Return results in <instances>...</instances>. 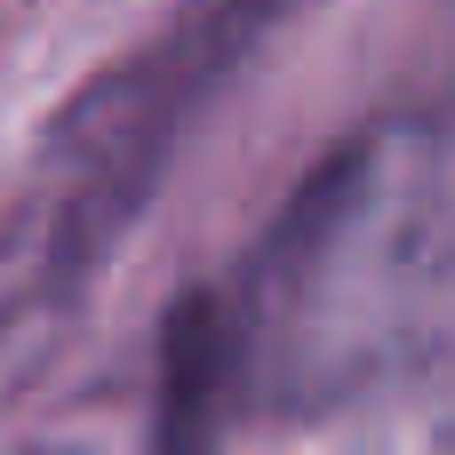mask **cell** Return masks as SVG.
Segmentation results:
<instances>
[{
	"mask_svg": "<svg viewBox=\"0 0 455 455\" xmlns=\"http://www.w3.org/2000/svg\"><path fill=\"white\" fill-rule=\"evenodd\" d=\"M208 400H216V320H208V304H184L168 328L152 455H208Z\"/></svg>",
	"mask_w": 455,
	"mask_h": 455,
	"instance_id": "6da1fadb",
	"label": "cell"
}]
</instances>
